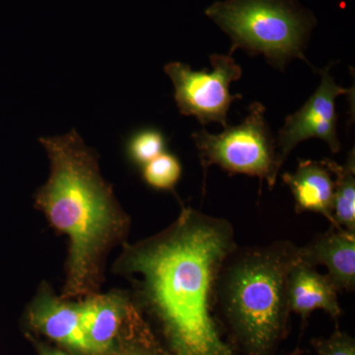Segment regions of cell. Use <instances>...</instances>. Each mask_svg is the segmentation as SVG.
Listing matches in <instances>:
<instances>
[{"label": "cell", "mask_w": 355, "mask_h": 355, "mask_svg": "<svg viewBox=\"0 0 355 355\" xmlns=\"http://www.w3.org/2000/svg\"><path fill=\"white\" fill-rule=\"evenodd\" d=\"M31 326L67 349L91 355L81 322L80 304L58 297L43 286L27 310Z\"/></svg>", "instance_id": "8"}, {"label": "cell", "mask_w": 355, "mask_h": 355, "mask_svg": "<svg viewBox=\"0 0 355 355\" xmlns=\"http://www.w3.org/2000/svg\"><path fill=\"white\" fill-rule=\"evenodd\" d=\"M40 354L41 355H69L62 352V350L46 349V347H40Z\"/></svg>", "instance_id": "18"}, {"label": "cell", "mask_w": 355, "mask_h": 355, "mask_svg": "<svg viewBox=\"0 0 355 355\" xmlns=\"http://www.w3.org/2000/svg\"><path fill=\"white\" fill-rule=\"evenodd\" d=\"M166 144L164 133L158 128H140L132 132L125 141V155L132 165L144 167L165 153Z\"/></svg>", "instance_id": "15"}, {"label": "cell", "mask_w": 355, "mask_h": 355, "mask_svg": "<svg viewBox=\"0 0 355 355\" xmlns=\"http://www.w3.org/2000/svg\"><path fill=\"white\" fill-rule=\"evenodd\" d=\"M182 176V164L174 154L163 153L142 167V179L157 191H172Z\"/></svg>", "instance_id": "16"}, {"label": "cell", "mask_w": 355, "mask_h": 355, "mask_svg": "<svg viewBox=\"0 0 355 355\" xmlns=\"http://www.w3.org/2000/svg\"><path fill=\"white\" fill-rule=\"evenodd\" d=\"M261 103L250 106L249 114L236 127H226L220 135L205 130L193 133L202 166H218L229 174H244L266 181L270 189L277 183L282 169L273 139Z\"/></svg>", "instance_id": "5"}, {"label": "cell", "mask_w": 355, "mask_h": 355, "mask_svg": "<svg viewBox=\"0 0 355 355\" xmlns=\"http://www.w3.org/2000/svg\"><path fill=\"white\" fill-rule=\"evenodd\" d=\"M209 60L211 71H197L179 62H170L164 70L174 85L180 113L195 116L202 125L219 123L226 128L231 104L242 98L231 95L229 87L241 78L242 69L230 55H212Z\"/></svg>", "instance_id": "6"}, {"label": "cell", "mask_w": 355, "mask_h": 355, "mask_svg": "<svg viewBox=\"0 0 355 355\" xmlns=\"http://www.w3.org/2000/svg\"><path fill=\"white\" fill-rule=\"evenodd\" d=\"M331 161L300 160L295 171L282 175V180L291 189L298 214L315 212L326 217L331 223L335 188Z\"/></svg>", "instance_id": "12"}, {"label": "cell", "mask_w": 355, "mask_h": 355, "mask_svg": "<svg viewBox=\"0 0 355 355\" xmlns=\"http://www.w3.org/2000/svg\"><path fill=\"white\" fill-rule=\"evenodd\" d=\"M238 244L232 224L183 207L169 227L127 245L116 270L137 288L139 308L157 320L174 355H237L216 315L217 277Z\"/></svg>", "instance_id": "1"}, {"label": "cell", "mask_w": 355, "mask_h": 355, "mask_svg": "<svg viewBox=\"0 0 355 355\" xmlns=\"http://www.w3.org/2000/svg\"><path fill=\"white\" fill-rule=\"evenodd\" d=\"M311 343L317 355H355L354 338L340 330L327 338H314Z\"/></svg>", "instance_id": "17"}, {"label": "cell", "mask_w": 355, "mask_h": 355, "mask_svg": "<svg viewBox=\"0 0 355 355\" xmlns=\"http://www.w3.org/2000/svg\"><path fill=\"white\" fill-rule=\"evenodd\" d=\"M81 300V322L91 355L112 354L133 301L123 292L96 293Z\"/></svg>", "instance_id": "9"}, {"label": "cell", "mask_w": 355, "mask_h": 355, "mask_svg": "<svg viewBox=\"0 0 355 355\" xmlns=\"http://www.w3.org/2000/svg\"><path fill=\"white\" fill-rule=\"evenodd\" d=\"M335 174L331 225L355 235V155L352 149L343 165L331 161Z\"/></svg>", "instance_id": "13"}, {"label": "cell", "mask_w": 355, "mask_h": 355, "mask_svg": "<svg viewBox=\"0 0 355 355\" xmlns=\"http://www.w3.org/2000/svg\"><path fill=\"white\" fill-rule=\"evenodd\" d=\"M39 141L48 153L50 176L35 193V205L69 239L60 297L83 299L98 293L105 258L127 237L130 217L102 177L97 153L76 130Z\"/></svg>", "instance_id": "2"}, {"label": "cell", "mask_w": 355, "mask_h": 355, "mask_svg": "<svg viewBox=\"0 0 355 355\" xmlns=\"http://www.w3.org/2000/svg\"><path fill=\"white\" fill-rule=\"evenodd\" d=\"M123 331L112 352L114 355H174L155 338L135 302Z\"/></svg>", "instance_id": "14"}, {"label": "cell", "mask_w": 355, "mask_h": 355, "mask_svg": "<svg viewBox=\"0 0 355 355\" xmlns=\"http://www.w3.org/2000/svg\"><path fill=\"white\" fill-rule=\"evenodd\" d=\"M338 289L328 275L318 272L315 266L302 261L292 266L286 282L289 312L301 318L302 329L314 311L323 310L334 320L342 316Z\"/></svg>", "instance_id": "11"}, {"label": "cell", "mask_w": 355, "mask_h": 355, "mask_svg": "<svg viewBox=\"0 0 355 355\" xmlns=\"http://www.w3.org/2000/svg\"><path fill=\"white\" fill-rule=\"evenodd\" d=\"M299 260L328 268V277L338 291L355 289V235L331 225L326 232L299 247Z\"/></svg>", "instance_id": "10"}, {"label": "cell", "mask_w": 355, "mask_h": 355, "mask_svg": "<svg viewBox=\"0 0 355 355\" xmlns=\"http://www.w3.org/2000/svg\"><path fill=\"white\" fill-rule=\"evenodd\" d=\"M319 73L321 74L319 87L302 108L287 116L279 130L277 147L282 167L296 146L309 139L324 140L331 153H340L336 99L340 95L352 92V89L340 87L336 83L330 74V67L320 70Z\"/></svg>", "instance_id": "7"}, {"label": "cell", "mask_w": 355, "mask_h": 355, "mask_svg": "<svg viewBox=\"0 0 355 355\" xmlns=\"http://www.w3.org/2000/svg\"><path fill=\"white\" fill-rule=\"evenodd\" d=\"M299 260L288 240L240 247L224 261L217 277L216 315L237 355H279L288 333L286 282Z\"/></svg>", "instance_id": "3"}, {"label": "cell", "mask_w": 355, "mask_h": 355, "mask_svg": "<svg viewBox=\"0 0 355 355\" xmlns=\"http://www.w3.org/2000/svg\"><path fill=\"white\" fill-rule=\"evenodd\" d=\"M205 14L231 39L230 55L242 49L279 69L293 58L307 62L304 50L316 20L296 0H226Z\"/></svg>", "instance_id": "4"}]
</instances>
